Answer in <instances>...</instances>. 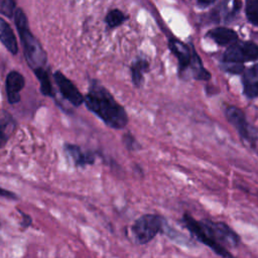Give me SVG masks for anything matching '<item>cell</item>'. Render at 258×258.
Here are the masks:
<instances>
[{"mask_svg": "<svg viewBox=\"0 0 258 258\" xmlns=\"http://www.w3.org/2000/svg\"><path fill=\"white\" fill-rule=\"evenodd\" d=\"M84 103L88 110L98 116L107 126L113 129H123L128 124V116L112 94L98 81L91 82Z\"/></svg>", "mask_w": 258, "mask_h": 258, "instance_id": "cell-1", "label": "cell"}, {"mask_svg": "<svg viewBox=\"0 0 258 258\" xmlns=\"http://www.w3.org/2000/svg\"><path fill=\"white\" fill-rule=\"evenodd\" d=\"M14 20L20 35L23 52L27 64L32 70L44 68L47 61L46 52L42 48L37 38L30 31L26 16L21 9H17L14 12Z\"/></svg>", "mask_w": 258, "mask_h": 258, "instance_id": "cell-2", "label": "cell"}, {"mask_svg": "<svg viewBox=\"0 0 258 258\" xmlns=\"http://www.w3.org/2000/svg\"><path fill=\"white\" fill-rule=\"evenodd\" d=\"M169 49L178 60L179 74H183L190 70L192 77L197 80H209L211 74L203 67L202 60L192 47H188L183 42L177 39H170L168 42Z\"/></svg>", "mask_w": 258, "mask_h": 258, "instance_id": "cell-3", "label": "cell"}, {"mask_svg": "<svg viewBox=\"0 0 258 258\" xmlns=\"http://www.w3.org/2000/svg\"><path fill=\"white\" fill-rule=\"evenodd\" d=\"M165 221L152 214L143 215L138 218L131 226V233L133 239L138 244H146L150 242L158 232L163 230Z\"/></svg>", "mask_w": 258, "mask_h": 258, "instance_id": "cell-4", "label": "cell"}, {"mask_svg": "<svg viewBox=\"0 0 258 258\" xmlns=\"http://www.w3.org/2000/svg\"><path fill=\"white\" fill-rule=\"evenodd\" d=\"M225 116L236 128L244 141L248 142L253 148L258 147V130L247 121L246 116L241 109L232 105H227L225 107Z\"/></svg>", "mask_w": 258, "mask_h": 258, "instance_id": "cell-5", "label": "cell"}, {"mask_svg": "<svg viewBox=\"0 0 258 258\" xmlns=\"http://www.w3.org/2000/svg\"><path fill=\"white\" fill-rule=\"evenodd\" d=\"M201 226L205 230L206 234L216 243L223 247L234 248L238 246L240 242L239 236L233 231L227 224L222 222H214L212 220L200 221Z\"/></svg>", "mask_w": 258, "mask_h": 258, "instance_id": "cell-6", "label": "cell"}, {"mask_svg": "<svg viewBox=\"0 0 258 258\" xmlns=\"http://www.w3.org/2000/svg\"><path fill=\"white\" fill-rule=\"evenodd\" d=\"M258 59V45L251 41L233 43L223 54V61L227 63H243Z\"/></svg>", "mask_w": 258, "mask_h": 258, "instance_id": "cell-7", "label": "cell"}, {"mask_svg": "<svg viewBox=\"0 0 258 258\" xmlns=\"http://www.w3.org/2000/svg\"><path fill=\"white\" fill-rule=\"evenodd\" d=\"M183 223L185 225V227L187 228V230L203 244H205L206 246L210 247L215 253H217L220 256L223 257H231L232 254L230 252H228V250L221 246L220 244L214 242L205 232V230L203 229V227L200 224V221H196L190 215L188 214H184L183 215Z\"/></svg>", "mask_w": 258, "mask_h": 258, "instance_id": "cell-8", "label": "cell"}, {"mask_svg": "<svg viewBox=\"0 0 258 258\" xmlns=\"http://www.w3.org/2000/svg\"><path fill=\"white\" fill-rule=\"evenodd\" d=\"M53 79L62 97L68 100L72 105L79 107L84 103L85 97L74 85V83L70 79H68L61 72L56 71L53 74Z\"/></svg>", "mask_w": 258, "mask_h": 258, "instance_id": "cell-9", "label": "cell"}, {"mask_svg": "<svg viewBox=\"0 0 258 258\" xmlns=\"http://www.w3.org/2000/svg\"><path fill=\"white\" fill-rule=\"evenodd\" d=\"M25 86L24 77L17 71L10 72L5 81V90L7 100L11 105L17 104L20 101V92Z\"/></svg>", "mask_w": 258, "mask_h": 258, "instance_id": "cell-10", "label": "cell"}, {"mask_svg": "<svg viewBox=\"0 0 258 258\" xmlns=\"http://www.w3.org/2000/svg\"><path fill=\"white\" fill-rule=\"evenodd\" d=\"M64 152L76 166H86L95 162V156L92 152L84 151L80 146L74 144H66Z\"/></svg>", "mask_w": 258, "mask_h": 258, "instance_id": "cell-11", "label": "cell"}, {"mask_svg": "<svg viewBox=\"0 0 258 258\" xmlns=\"http://www.w3.org/2000/svg\"><path fill=\"white\" fill-rule=\"evenodd\" d=\"M243 92L249 99L258 97V64H254L244 73Z\"/></svg>", "mask_w": 258, "mask_h": 258, "instance_id": "cell-12", "label": "cell"}, {"mask_svg": "<svg viewBox=\"0 0 258 258\" xmlns=\"http://www.w3.org/2000/svg\"><path fill=\"white\" fill-rule=\"evenodd\" d=\"M16 129V122L6 111H0V148L5 146Z\"/></svg>", "mask_w": 258, "mask_h": 258, "instance_id": "cell-13", "label": "cell"}, {"mask_svg": "<svg viewBox=\"0 0 258 258\" xmlns=\"http://www.w3.org/2000/svg\"><path fill=\"white\" fill-rule=\"evenodd\" d=\"M0 41L10 53L16 54L18 52V44H17L16 37L10 25L1 17H0Z\"/></svg>", "mask_w": 258, "mask_h": 258, "instance_id": "cell-14", "label": "cell"}, {"mask_svg": "<svg viewBox=\"0 0 258 258\" xmlns=\"http://www.w3.org/2000/svg\"><path fill=\"white\" fill-rule=\"evenodd\" d=\"M208 35L220 45H228L234 43L238 38V35L234 30L226 27L214 28L208 33Z\"/></svg>", "mask_w": 258, "mask_h": 258, "instance_id": "cell-15", "label": "cell"}, {"mask_svg": "<svg viewBox=\"0 0 258 258\" xmlns=\"http://www.w3.org/2000/svg\"><path fill=\"white\" fill-rule=\"evenodd\" d=\"M148 68H149V62L145 58H137L131 63V67H130L131 78H132V83L135 87L137 88L141 87L143 83L144 74L148 71Z\"/></svg>", "mask_w": 258, "mask_h": 258, "instance_id": "cell-16", "label": "cell"}, {"mask_svg": "<svg viewBox=\"0 0 258 258\" xmlns=\"http://www.w3.org/2000/svg\"><path fill=\"white\" fill-rule=\"evenodd\" d=\"M35 77L38 79L39 84H40V92L44 96H48L53 98L54 93L52 90V86L49 80V76L47 72L44 70V68H38L33 70Z\"/></svg>", "mask_w": 258, "mask_h": 258, "instance_id": "cell-17", "label": "cell"}, {"mask_svg": "<svg viewBox=\"0 0 258 258\" xmlns=\"http://www.w3.org/2000/svg\"><path fill=\"white\" fill-rule=\"evenodd\" d=\"M106 23L109 27L113 28V27H116V26H119L121 25L125 20H126V16L120 11V10H117V9H114V10H111L107 16H106Z\"/></svg>", "mask_w": 258, "mask_h": 258, "instance_id": "cell-18", "label": "cell"}, {"mask_svg": "<svg viewBox=\"0 0 258 258\" xmlns=\"http://www.w3.org/2000/svg\"><path fill=\"white\" fill-rule=\"evenodd\" d=\"M246 15L251 23L258 26V0H249L247 2Z\"/></svg>", "mask_w": 258, "mask_h": 258, "instance_id": "cell-19", "label": "cell"}, {"mask_svg": "<svg viewBox=\"0 0 258 258\" xmlns=\"http://www.w3.org/2000/svg\"><path fill=\"white\" fill-rule=\"evenodd\" d=\"M0 13L7 17H12L14 13L13 0H0Z\"/></svg>", "mask_w": 258, "mask_h": 258, "instance_id": "cell-20", "label": "cell"}, {"mask_svg": "<svg viewBox=\"0 0 258 258\" xmlns=\"http://www.w3.org/2000/svg\"><path fill=\"white\" fill-rule=\"evenodd\" d=\"M123 143L125 147L130 151H134L140 148L139 143L136 141L134 136H132L130 133H126L123 135Z\"/></svg>", "mask_w": 258, "mask_h": 258, "instance_id": "cell-21", "label": "cell"}, {"mask_svg": "<svg viewBox=\"0 0 258 258\" xmlns=\"http://www.w3.org/2000/svg\"><path fill=\"white\" fill-rule=\"evenodd\" d=\"M0 197L6 198V199H11V200L12 199H18V197L14 192H12L10 190H7L5 188H2V187H0Z\"/></svg>", "mask_w": 258, "mask_h": 258, "instance_id": "cell-22", "label": "cell"}, {"mask_svg": "<svg viewBox=\"0 0 258 258\" xmlns=\"http://www.w3.org/2000/svg\"><path fill=\"white\" fill-rule=\"evenodd\" d=\"M19 213H20L21 216L23 217V218H22L21 225H22L23 227H25V228L29 227L30 224H31V218H30V216H28V215H26V214H24V213H22V212H20V211H19Z\"/></svg>", "mask_w": 258, "mask_h": 258, "instance_id": "cell-23", "label": "cell"}, {"mask_svg": "<svg viewBox=\"0 0 258 258\" xmlns=\"http://www.w3.org/2000/svg\"><path fill=\"white\" fill-rule=\"evenodd\" d=\"M214 1H216V0H199V2L201 4H210V3H213Z\"/></svg>", "mask_w": 258, "mask_h": 258, "instance_id": "cell-24", "label": "cell"}]
</instances>
